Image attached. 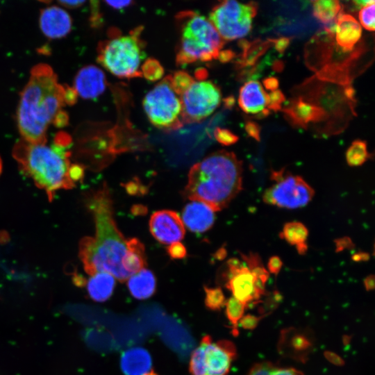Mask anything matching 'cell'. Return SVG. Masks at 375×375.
Returning <instances> with one entry per match:
<instances>
[{"instance_id":"obj_52","label":"cell","mask_w":375,"mask_h":375,"mask_svg":"<svg viewBox=\"0 0 375 375\" xmlns=\"http://www.w3.org/2000/svg\"><path fill=\"white\" fill-rule=\"evenodd\" d=\"M234 56L235 54L232 51L226 50L220 51L218 58L222 62H228L231 60L234 57Z\"/></svg>"},{"instance_id":"obj_20","label":"cell","mask_w":375,"mask_h":375,"mask_svg":"<svg viewBox=\"0 0 375 375\" xmlns=\"http://www.w3.org/2000/svg\"><path fill=\"white\" fill-rule=\"evenodd\" d=\"M152 365L148 351L142 347H133L124 351L120 358L121 369L124 375H144Z\"/></svg>"},{"instance_id":"obj_11","label":"cell","mask_w":375,"mask_h":375,"mask_svg":"<svg viewBox=\"0 0 375 375\" xmlns=\"http://www.w3.org/2000/svg\"><path fill=\"white\" fill-rule=\"evenodd\" d=\"M182 120L184 123L202 121L219 106L222 94L219 88L210 81H194L180 96Z\"/></svg>"},{"instance_id":"obj_32","label":"cell","mask_w":375,"mask_h":375,"mask_svg":"<svg viewBox=\"0 0 375 375\" xmlns=\"http://www.w3.org/2000/svg\"><path fill=\"white\" fill-rule=\"evenodd\" d=\"M140 70L142 76L151 81L160 79L164 74V69L159 61L151 58L142 64Z\"/></svg>"},{"instance_id":"obj_24","label":"cell","mask_w":375,"mask_h":375,"mask_svg":"<svg viewBox=\"0 0 375 375\" xmlns=\"http://www.w3.org/2000/svg\"><path fill=\"white\" fill-rule=\"evenodd\" d=\"M279 235L288 244L294 246L299 254L303 255L306 253L308 230L303 223L299 222L285 223Z\"/></svg>"},{"instance_id":"obj_25","label":"cell","mask_w":375,"mask_h":375,"mask_svg":"<svg viewBox=\"0 0 375 375\" xmlns=\"http://www.w3.org/2000/svg\"><path fill=\"white\" fill-rule=\"evenodd\" d=\"M313 15L321 22H332L339 15L342 6L337 0H317L312 3Z\"/></svg>"},{"instance_id":"obj_49","label":"cell","mask_w":375,"mask_h":375,"mask_svg":"<svg viewBox=\"0 0 375 375\" xmlns=\"http://www.w3.org/2000/svg\"><path fill=\"white\" fill-rule=\"evenodd\" d=\"M105 2L109 6L117 10L125 8L133 3L131 1H107Z\"/></svg>"},{"instance_id":"obj_12","label":"cell","mask_w":375,"mask_h":375,"mask_svg":"<svg viewBox=\"0 0 375 375\" xmlns=\"http://www.w3.org/2000/svg\"><path fill=\"white\" fill-rule=\"evenodd\" d=\"M226 267L224 286L232 292L233 297L247 308L249 304L258 303L265 294V284L256 279L248 267L236 258L228 260Z\"/></svg>"},{"instance_id":"obj_40","label":"cell","mask_w":375,"mask_h":375,"mask_svg":"<svg viewBox=\"0 0 375 375\" xmlns=\"http://www.w3.org/2000/svg\"><path fill=\"white\" fill-rule=\"evenodd\" d=\"M77 99L78 94L75 89L65 85L63 90V101L65 105L72 106L76 102Z\"/></svg>"},{"instance_id":"obj_21","label":"cell","mask_w":375,"mask_h":375,"mask_svg":"<svg viewBox=\"0 0 375 375\" xmlns=\"http://www.w3.org/2000/svg\"><path fill=\"white\" fill-rule=\"evenodd\" d=\"M126 282L131 295L140 300L149 298L156 289V277L151 271L146 268L131 276Z\"/></svg>"},{"instance_id":"obj_36","label":"cell","mask_w":375,"mask_h":375,"mask_svg":"<svg viewBox=\"0 0 375 375\" xmlns=\"http://www.w3.org/2000/svg\"><path fill=\"white\" fill-rule=\"evenodd\" d=\"M285 97L279 90H276L267 94V106L269 111H278L281 108V104L285 101Z\"/></svg>"},{"instance_id":"obj_22","label":"cell","mask_w":375,"mask_h":375,"mask_svg":"<svg viewBox=\"0 0 375 375\" xmlns=\"http://www.w3.org/2000/svg\"><path fill=\"white\" fill-rule=\"evenodd\" d=\"M115 285V279L111 274L99 272L92 276L87 282V290L92 299L102 302L111 297Z\"/></svg>"},{"instance_id":"obj_30","label":"cell","mask_w":375,"mask_h":375,"mask_svg":"<svg viewBox=\"0 0 375 375\" xmlns=\"http://www.w3.org/2000/svg\"><path fill=\"white\" fill-rule=\"evenodd\" d=\"M241 257L247 264V267L254 276L256 279L266 283L269 273L264 267L260 256L256 253L250 252L249 254L240 253Z\"/></svg>"},{"instance_id":"obj_7","label":"cell","mask_w":375,"mask_h":375,"mask_svg":"<svg viewBox=\"0 0 375 375\" xmlns=\"http://www.w3.org/2000/svg\"><path fill=\"white\" fill-rule=\"evenodd\" d=\"M142 105L148 119L156 128L170 131L183 126L181 101L172 87L170 76L146 94Z\"/></svg>"},{"instance_id":"obj_2","label":"cell","mask_w":375,"mask_h":375,"mask_svg":"<svg viewBox=\"0 0 375 375\" xmlns=\"http://www.w3.org/2000/svg\"><path fill=\"white\" fill-rule=\"evenodd\" d=\"M64 85L47 64L32 68L28 82L21 92L17 121L23 140L45 144L47 131L56 114L65 106Z\"/></svg>"},{"instance_id":"obj_42","label":"cell","mask_w":375,"mask_h":375,"mask_svg":"<svg viewBox=\"0 0 375 375\" xmlns=\"http://www.w3.org/2000/svg\"><path fill=\"white\" fill-rule=\"evenodd\" d=\"M245 130L250 137L256 141H260V127L257 123L252 121H248L245 124Z\"/></svg>"},{"instance_id":"obj_6","label":"cell","mask_w":375,"mask_h":375,"mask_svg":"<svg viewBox=\"0 0 375 375\" xmlns=\"http://www.w3.org/2000/svg\"><path fill=\"white\" fill-rule=\"evenodd\" d=\"M142 28L128 35L114 34L101 42L97 49L98 62L112 74L122 78L141 77V63L144 58Z\"/></svg>"},{"instance_id":"obj_33","label":"cell","mask_w":375,"mask_h":375,"mask_svg":"<svg viewBox=\"0 0 375 375\" xmlns=\"http://www.w3.org/2000/svg\"><path fill=\"white\" fill-rule=\"evenodd\" d=\"M170 76V82L174 92L180 97L195 81L184 71H177Z\"/></svg>"},{"instance_id":"obj_3","label":"cell","mask_w":375,"mask_h":375,"mask_svg":"<svg viewBox=\"0 0 375 375\" xmlns=\"http://www.w3.org/2000/svg\"><path fill=\"white\" fill-rule=\"evenodd\" d=\"M242 189V162L233 152L217 151L190 169L184 195L212 210L226 208Z\"/></svg>"},{"instance_id":"obj_53","label":"cell","mask_w":375,"mask_h":375,"mask_svg":"<svg viewBox=\"0 0 375 375\" xmlns=\"http://www.w3.org/2000/svg\"><path fill=\"white\" fill-rule=\"evenodd\" d=\"M351 259L355 262L367 261L369 259V255L365 252H358L354 253Z\"/></svg>"},{"instance_id":"obj_56","label":"cell","mask_w":375,"mask_h":375,"mask_svg":"<svg viewBox=\"0 0 375 375\" xmlns=\"http://www.w3.org/2000/svg\"><path fill=\"white\" fill-rule=\"evenodd\" d=\"M225 255H226V249L222 248L218 251V254L216 256L217 257L218 259H222L226 256Z\"/></svg>"},{"instance_id":"obj_14","label":"cell","mask_w":375,"mask_h":375,"mask_svg":"<svg viewBox=\"0 0 375 375\" xmlns=\"http://www.w3.org/2000/svg\"><path fill=\"white\" fill-rule=\"evenodd\" d=\"M106 80L103 72L94 65L81 68L74 78V88L78 95L85 99H95L106 90Z\"/></svg>"},{"instance_id":"obj_29","label":"cell","mask_w":375,"mask_h":375,"mask_svg":"<svg viewBox=\"0 0 375 375\" xmlns=\"http://www.w3.org/2000/svg\"><path fill=\"white\" fill-rule=\"evenodd\" d=\"M226 315L230 323L232 324V333L234 336L239 333L238 325L240 320L244 316V312L247 306L238 299L231 297L226 300Z\"/></svg>"},{"instance_id":"obj_8","label":"cell","mask_w":375,"mask_h":375,"mask_svg":"<svg viewBox=\"0 0 375 375\" xmlns=\"http://www.w3.org/2000/svg\"><path fill=\"white\" fill-rule=\"evenodd\" d=\"M257 10L255 2L223 1L212 8L209 20L224 40H234L249 34Z\"/></svg>"},{"instance_id":"obj_45","label":"cell","mask_w":375,"mask_h":375,"mask_svg":"<svg viewBox=\"0 0 375 375\" xmlns=\"http://www.w3.org/2000/svg\"><path fill=\"white\" fill-rule=\"evenodd\" d=\"M272 44H274L275 49L282 53H283L290 43V40L288 38H281L276 40H271Z\"/></svg>"},{"instance_id":"obj_54","label":"cell","mask_w":375,"mask_h":375,"mask_svg":"<svg viewBox=\"0 0 375 375\" xmlns=\"http://www.w3.org/2000/svg\"><path fill=\"white\" fill-rule=\"evenodd\" d=\"M131 211L134 215H144L147 212V209L142 205H135L132 207Z\"/></svg>"},{"instance_id":"obj_37","label":"cell","mask_w":375,"mask_h":375,"mask_svg":"<svg viewBox=\"0 0 375 375\" xmlns=\"http://www.w3.org/2000/svg\"><path fill=\"white\" fill-rule=\"evenodd\" d=\"M167 251L169 256L174 259H182L187 254L186 248L179 242L171 244L167 247Z\"/></svg>"},{"instance_id":"obj_38","label":"cell","mask_w":375,"mask_h":375,"mask_svg":"<svg viewBox=\"0 0 375 375\" xmlns=\"http://www.w3.org/2000/svg\"><path fill=\"white\" fill-rule=\"evenodd\" d=\"M269 314H265L260 317H257L253 315H247L242 317L240 320V325L244 329L253 330L258 326L259 322L265 316Z\"/></svg>"},{"instance_id":"obj_39","label":"cell","mask_w":375,"mask_h":375,"mask_svg":"<svg viewBox=\"0 0 375 375\" xmlns=\"http://www.w3.org/2000/svg\"><path fill=\"white\" fill-rule=\"evenodd\" d=\"M85 174V167L81 164H70L68 169V176L70 180L75 183L81 181Z\"/></svg>"},{"instance_id":"obj_35","label":"cell","mask_w":375,"mask_h":375,"mask_svg":"<svg viewBox=\"0 0 375 375\" xmlns=\"http://www.w3.org/2000/svg\"><path fill=\"white\" fill-rule=\"evenodd\" d=\"M216 140L222 145L230 146L236 143L239 138L226 128H217L214 131Z\"/></svg>"},{"instance_id":"obj_44","label":"cell","mask_w":375,"mask_h":375,"mask_svg":"<svg viewBox=\"0 0 375 375\" xmlns=\"http://www.w3.org/2000/svg\"><path fill=\"white\" fill-rule=\"evenodd\" d=\"M125 188L127 192L131 195H136L138 194H143V191H146L147 189L143 185H140L139 182L133 181L127 183L125 185Z\"/></svg>"},{"instance_id":"obj_15","label":"cell","mask_w":375,"mask_h":375,"mask_svg":"<svg viewBox=\"0 0 375 375\" xmlns=\"http://www.w3.org/2000/svg\"><path fill=\"white\" fill-rule=\"evenodd\" d=\"M72 24L69 15L59 6H48L40 12V26L44 35L49 38L65 37L70 32Z\"/></svg>"},{"instance_id":"obj_16","label":"cell","mask_w":375,"mask_h":375,"mask_svg":"<svg viewBox=\"0 0 375 375\" xmlns=\"http://www.w3.org/2000/svg\"><path fill=\"white\" fill-rule=\"evenodd\" d=\"M267 94L257 81H249L240 88L238 103L240 108L247 114L262 113L267 116L269 110L266 108Z\"/></svg>"},{"instance_id":"obj_47","label":"cell","mask_w":375,"mask_h":375,"mask_svg":"<svg viewBox=\"0 0 375 375\" xmlns=\"http://www.w3.org/2000/svg\"><path fill=\"white\" fill-rule=\"evenodd\" d=\"M324 356L330 362L335 365L341 366L344 364L343 359L340 356L332 351H325Z\"/></svg>"},{"instance_id":"obj_58","label":"cell","mask_w":375,"mask_h":375,"mask_svg":"<svg viewBox=\"0 0 375 375\" xmlns=\"http://www.w3.org/2000/svg\"><path fill=\"white\" fill-rule=\"evenodd\" d=\"M2 172V161H1V159L0 158V175Z\"/></svg>"},{"instance_id":"obj_18","label":"cell","mask_w":375,"mask_h":375,"mask_svg":"<svg viewBox=\"0 0 375 375\" xmlns=\"http://www.w3.org/2000/svg\"><path fill=\"white\" fill-rule=\"evenodd\" d=\"M283 111L293 124L301 127H306L308 123L321 121L325 117V111L322 108L301 97L293 100Z\"/></svg>"},{"instance_id":"obj_13","label":"cell","mask_w":375,"mask_h":375,"mask_svg":"<svg viewBox=\"0 0 375 375\" xmlns=\"http://www.w3.org/2000/svg\"><path fill=\"white\" fill-rule=\"evenodd\" d=\"M149 230L153 237L163 244L179 242L185 233L184 224L179 215L170 210L153 212L149 220Z\"/></svg>"},{"instance_id":"obj_19","label":"cell","mask_w":375,"mask_h":375,"mask_svg":"<svg viewBox=\"0 0 375 375\" xmlns=\"http://www.w3.org/2000/svg\"><path fill=\"white\" fill-rule=\"evenodd\" d=\"M334 30L336 42L344 51L352 50L362 35L360 24L349 14L339 13Z\"/></svg>"},{"instance_id":"obj_51","label":"cell","mask_w":375,"mask_h":375,"mask_svg":"<svg viewBox=\"0 0 375 375\" xmlns=\"http://www.w3.org/2000/svg\"><path fill=\"white\" fill-rule=\"evenodd\" d=\"M374 280L375 277L374 274H370L364 279V286L367 291H371L374 289Z\"/></svg>"},{"instance_id":"obj_5","label":"cell","mask_w":375,"mask_h":375,"mask_svg":"<svg viewBox=\"0 0 375 375\" xmlns=\"http://www.w3.org/2000/svg\"><path fill=\"white\" fill-rule=\"evenodd\" d=\"M176 19L180 38L176 62L183 65L218 58L224 41L206 17L191 11H182Z\"/></svg>"},{"instance_id":"obj_46","label":"cell","mask_w":375,"mask_h":375,"mask_svg":"<svg viewBox=\"0 0 375 375\" xmlns=\"http://www.w3.org/2000/svg\"><path fill=\"white\" fill-rule=\"evenodd\" d=\"M335 242L337 252L343 251L345 249H350L353 246L351 240L347 237L338 239L335 240Z\"/></svg>"},{"instance_id":"obj_34","label":"cell","mask_w":375,"mask_h":375,"mask_svg":"<svg viewBox=\"0 0 375 375\" xmlns=\"http://www.w3.org/2000/svg\"><path fill=\"white\" fill-rule=\"evenodd\" d=\"M374 8V3L368 4L361 8L358 14V18L361 25L365 29L370 31H374L375 28Z\"/></svg>"},{"instance_id":"obj_55","label":"cell","mask_w":375,"mask_h":375,"mask_svg":"<svg viewBox=\"0 0 375 375\" xmlns=\"http://www.w3.org/2000/svg\"><path fill=\"white\" fill-rule=\"evenodd\" d=\"M353 3L358 6V7H364L368 4H370V3H374V1L372 0V1H367V0H356V1H353Z\"/></svg>"},{"instance_id":"obj_9","label":"cell","mask_w":375,"mask_h":375,"mask_svg":"<svg viewBox=\"0 0 375 375\" xmlns=\"http://www.w3.org/2000/svg\"><path fill=\"white\" fill-rule=\"evenodd\" d=\"M237 351L235 344L227 340L213 342L204 335L191 355L189 371L191 375H227Z\"/></svg>"},{"instance_id":"obj_57","label":"cell","mask_w":375,"mask_h":375,"mask_svg":"<svg viewBox=\"0 0 375 375\" xmlns=\"http://www.w3.org/2000/svg\"><path fill=\"white\" fill-rule=\"evenodd\" d=\"M144 375H158L153 370H151L149 372L144 374Z\"/></svg>"},{"instance_id":"obj_48","label":"cell","mask_w":375,"mask_h":375,"mask_svg":"<svg viewBox=\"0 0 375 375\" xmlns=\"http://www.w3.org/2000/svg\"><path fill=\"white\" fill-rule=\"evenodd\" d=\"M263 85L265 89L273 92L278 90V81L275 77H267L263 80Z\"/></svg>"},{"instance_id":"obj_10","label":"cell","mask_w":375,"mask_h":375,"mask_svg":"<svg viewBox=\"0 0 375 375\" xmlns=\"http://www.w3.org/2000/svg\"><path fill=\"white\" fill-rule=\"evenodd\" d=\"M273 185L263 193V201L281 208L295 209L306 206L312 199L313 188L301 176L282 169L273 171Z\"/></svg>"},{"instance_id":"obj_26","label":"cell","mask_w":375,"mask_h":375,"mask_svg":"<svg viewBox=\"0 0 375 375\" xmlns=\"http://www.w3.org/2000/svg\"><path fill=\"white\" fill-rule=\"evenodd\" d=\"M247 375H303V373L292 367H283L271 362H261L255 364Z\"/></svg>"},{"instance_id":"obj_28","label":"cell","mask_w":375,"mask_h":375,"mask_svg":"<svg viewBox=\"0 0 375 375\" xmlns=\"http://www.w3.org/2000/svg\"><path fill=\"white\" fill-rule=\"evenodd\" d=\"M345 157L349 166L362 165L369 158L366 142L361 140H354L347 149Z\"/></svg>"},{"instance_id":"obj_41","label":"cell","mask_w":375,"mask_h":375,"mask_svg":"<svg viewBox=\"0 0 375 375\" xmlns=\"http://www.w3.org/2000/svg\"><path fill=\"white\" fill-rule=\"evenodd\" d=\"M283 267V261L277 256H273L269 258L267 262V269L269 273L277 276Z\"/></svg>"},{"instance_id":"obj_1","label":"cell","mask_w":375,"mask_h":375,"mask_svg":"<svg viewBox=\"0 0 375 375\" xmlns=\"http://www.w3.org/2000/svg\"><path fill=\"white\" fill-rule=\"evenodd\" d=\"M85 206L95 224V235L81 240L79 257L85 271L91 276L99 272L111 274L124 283L130 277L122 266L127 240L118 229L113 217L112 200L104 183L87 194Z\"/></svg>"},{"instance_id":"obj_50","label":"cell","mask_w":375,"mask_h":375,"mask_svg":"<svg viewBox=\"0 0 375 375\" xmlns=\"http://www.w3.org/2000/svg\"><path fill=\"white\" fill-rule=\"evenodd\" d=\"M84 1H59L58 3L68 8H75L81 6Z\"/></svg>"},{"instance_id":"obj_23","label":"cell","mask_w":375,"mask_h":375,"mask_svg":"<svg viewBox=\"0 0 375 375\" xmlns=\"http://www.w3.org/2000/svg\"><path fill=\"white\" fill-rule=\"evenodd\" d=\"M128 250L122 266L129 276L135 274L147 266V258L144 244L138 238L127 240Z\"/></svg>"},{"instance_id":"obj_27","label":"cell","mask_w":375,"mask_h":375,"mask_svg":"<svg viewBox=\"0 0 375 375\" xmlns=\"http://www.w3.org/2000/svg\"><path fill=\"white\" fill-rule=\"evenodd\" d=\"M282 340H288V342H281V346H287L292 355L301 356L303 352H307L311 344L308 339L303 333H292L290 330L285 331L282 334Z\"/></svg>"},{"instance_id":"obj_17","label":"cell","mask_w":375,"mask_h":375,"mask_svg":"<svg viewBox=\"0 0 375 375\" xmlns=\"http://www.w3.org/2000/svg\"><path fill=\"white\" fill-rule=\"evenodd\" d=\"M181 220L190 231L203 233L212 226L215 214L205 203L192 201L184 207Z\"/></svg>"},{"instance_id":"obj_31","label":"cell","mask_w":375,"mask_h":375,"mask_svg":"<svg viewBox=\"0 0 375 375\" xmlns=\"http://www.w3.org/2000/svg\"><path fill=\"white\" fill-rule=\"evenodd\" d=\"M206 293L204 303L206 307L212 311L220 310L225 305L226 299L222 290L219 288L203 286Z\"/></svg>"},{"instance_id":"obj_4","label":"cell","mask_w":375,"mask_h":375,"mask_svg":"<svg viewBox=\"0 0 375 375\" xmlns=\"http://www.w3.org/2000/svg\"><path fill=\"white\" fill-rule=\"evenodd\" d=\"M13 157L20 169L46 192L49 201L53 199L57 190L75 186L68 176L69 158L45 144H33L22 139L14 147Z\"/></svg>"},{"instance_id":"obj_43","label":"cell","mask_w":375,"mask_h":375,"mask_svg":"<svg viewBox=\"0 0 375 375\" xmlns=\"http://www.w3.org/2000/svg\"><path fill=\"white\" fill-rule=\"evenodd\" d=\"M51 123L57 128H63L69 123V115L61 109L56 114Z\"/></svg>"}]
</instances>
